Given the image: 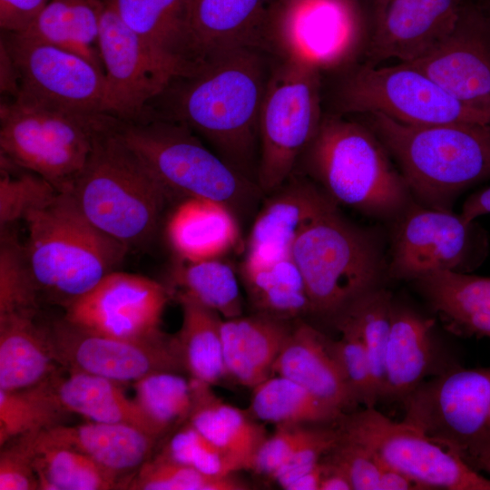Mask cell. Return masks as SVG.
Returning <instances> with one entry per match:
<instances>
[{
	"label": "cell",
	"instance_id": "obj_59",
	"mask_svg": "<svg viewBox=\"0 0 490 490\" xmlns=\"http://www.w3.org/2000/svg\"><path fill=\"white\" fill-rule=\"evenodd\" d=\"M193 1H194V0H192V4H193Z\"/></svg>",
	"mask_w": 490,
	"mask_h": 490
},
{
	"label": "cell",
	"instance_id": "obj_10",
	"mask_svg": "<svg viewBox=\"0 0 490 490\" xmlns=\"http://www.w3.org/2000/svg\"><path fill=\"white\" fill-rule=\"evenodd\" d=\"M402 403L405 422L475 470L490 458V368L449 366Z\"/></svg>",
	"mask_w": 490,
	"mask_h": 490
},
{
	"label": "cell",
	"instance_id": "obj_49",
	"mask_svg": "<svg viewBox=\"0 0 490 490\" xmlns=\"http://www.w3.org/2000/svg\"><path fill=\"white\" fill-rule=\"evenodd\" d=\"M31 434L11 439L1 446L0 490H37Z\"/></svg>",
	"mask_w": 490,
	"mask_h": 490
},
{
	"label": "cell",
	"instance_id": "obj_13",
	"mask_svg": "<svg viewBox=\"0 0 490 490\" xmlns=\"http://www.w3.org/2000/svg\"><path fill=\"white\" fill-rule=\"evenodd\" d=\"M1 47L15 69L14 98L76 113L112 114L104 72L85 58L19 33L2 32Z\"/></svg>",
	"mask_w": 490,
	"mask_h": 490
},
{
	"label": "cell",
	"instance_id": "obj_39",
	"mask_svg": "<svg viewBox=\"0 0 490 490\" xmlns=\"http://www.w3.org/2000/svg\"><path fill=\"white\" fill-rule=\"evenodd\" d=\"M54 377L28 388L0 389V446L17 436L63 425L70 412L54 391Z\"/></svg>",
	"mask_w": 490,
	"mask_h": 490
},
{
	"label": "cell",
	"instance_id": "obj_34",
	"mask_svg": "<svg viewBox=\"0 0 490 490\" xmlns=\"http://www.w3.org/2000/svg\"><path fill=\"white\" fill-rule=\"evenodd\" d=\"M103 6L102 0H48L19 34L74 53L103 71L98 50Z\"/></svg>",
	"mask_w": 490,
	"mask_h": 490
},
{
	"label": "cell",
	"instance_id": "obj_29",
	"mask_svg": "<svg viewBox=\"0 0 490 490\" xmlns=\"http://www.w3.org/2000/svg\"><path fill=\"white\" fill-rule=\"evenodd\" d=\"M54 360L39 311L0 315V389L32 387L54 377Z\"/></svg>",
	"mask_w": 490,
	"mask_h": 490
},
{
	"label": "cell",
	"instance_id": "obj_45",
	"mask_svg": "<svg viewBox=\"0 0 490 490\" xmlns=\"http://www.w3.org/2000/svg\"><path fill=\"white\" fill-rule=\"evenodd\" d=\"M335 328L341 333L338 339L328 338L329 348L357 405L374 407L378 402L372 380L368 353L361 335L347 318L339 319Z\"/></svg>",
	"mask_w": 490,
	"mask_h": 490
},
{
	"label": "cell",
	"instance_id": "obj_56",
	"mask_svg": "<svg viewBox=\"0 0 490 490\" xmlns=\"http://www.w3.org/2000/svg\"><path fill=\"white\" fill-rule=\"evenodd\" d=\"M478 5L481 9L487 32L490 35V0H486L482 4H478Z\"/></svg>",
	"mask_w": 490,
	"mask_h": 490
},
{
	"label": "cell",
	"instance_id": "obj_43",
	"mask_svg": "<svg viewBox=\"0 0 490 490\" xmlns=\"http://www.w3.org/2000/svg\"><path fill=\"white\" fill-rule=\"evenodd\" d=\"M11 227L1 229L0 315L40 310V300L24 245Z\"/></svg>",
	"mask_w": 490,
	"mask_h": 490
},
{
	"label": "cell",
	"instance_id": "obj_40",
	"mask_svg": "<svg viewBox=\"0 0 490 490\" xmlns=\"http://www.w3.org/2000/svg\"><path fill=\"white\" fill-rule=\"evenodd\" d=\"M393 303L391 293L382 287H377L359 298L339 318L351 321L361 335L378 401L385 380L386 355L392 325Z\"/></svg>",
	"mask_w": 490,
	"mask_h": 490
},
{
	"label": "cell",
	"instance_id": "obj_31",
	"mask_svg": "<svg viewBox=\"0 0 490 490\" xmlns=\"http://www.w3.org/2000/svg\"><path fill=\"white\" fill-rule=\"evenodd\" d=\"M117 381L80 372H60L54 378V391L70 413L92 421L135 426L161 438L162 433L134 399L126 396Z\"/></svg>",
	"mask_w": 490,
	"mask_h": 490
},
{
	"label": "cell",
	"instance_id": "obj_54",
	"mask_svg": "<svg viewBox=\"0 0 490 490\" xmlns=\"http://www.w3.org/2000/svg\"><path fill=\"white\" fill-rule=\"evenodd\" d=\"M326 470L322 477L319 490H352V485L346 474L338 466L325 457Z\"/></svg>",
	"mask_w": 490,
	"mask_h": 490
},
{
	"label": "cell",
	"instance_id": "obj_18",
	"mask_svg": "<svg viewBox=\"0 0 490 490\" xmlns=\"http://www.w3.org/2000/svg\"><path fill=\"white\" fill-rule=\"evenodd\" d=\"M172 298V290L167 284L114 270L66 305L63 316L103 334L148 338L163 333L162 318Z\"/></svg>",
	"mask_w": 490,
	"mask_h": 490
},
{
	"label": "cell",
	"instance_id": "obj_6",
	"mask_svg": "<svg viewBox=\"0 0 490 490\" xmlns=\"http://www.w3.org/2000/svg\"><path fill=\"white\" fill-rule=\"evenodd\" d=\"M122 120L63 110L22 98L0 105V160L33 172L70 193L97 140Z\"/></svg>",
	"mask_w": 490,
	"mask_h": 490
},
{
	"label": "cell",
	"instance_id": "obj_19",
	"mask_svg": "<svg viewBox=\"0 0 490 490\" xmlns=\"http://www.w3.org/2000/svg\"><path fill=\"white\" fill-rule=\"evenodd\" d=\"M409 63L471 109L490 117V35L478 5H465L453 30Z\"/></svg>",
	"mask_w": 490,
	"mask_h": 490
},
{
	"label": "cell",
	"instance_id": "obj_35",
	"mask_svg": "<svg viewBox=\"0 0 490 490\" xmlns=\"http://www.w3.org/2000/svg\"><path fill=\"white\" fill-rule=\"evenodd\" d=\"M173 298L182 314L181 326L173 337L183 369L191 378L214 386L227 377L221 338L223 318L190 296L177 293Z\"/></svg>",
	"mask_w": 490,
	"mask_h": 490
},
{
	"label": "cell",
	"instance_id": "obj_50",
	"mask_svg": "<svg viewBox=\"0 0 490 490\" xmlns=\"http://www.w3.org/2000/svg\"><path fill=\"white\" fill-rule=\"evenodd\" d=\"M316 426V425H314ZM312 426H278L259 447L250 470L272 477L292 456Z\"/></svg>",
	"mask_w": 490,
	"mask_h": 490
},
{
	"label": "cell",
	"instance_id": "obj_30",
	"mask_svg": "<svg viewBox=\"0 0 490 490\" xmlns=\"http://www.w3.org/2000/svg\"><path fill=\"white\" fill-rule=\"evenodd\" d=\"M193 406L189 422L220 447L239 470H250L254 456L268 436L261 423L250 412L224 402L212 386L190 378Z\"/></svg>",
	"mask_w": 490,
	"mask_h": 490
},
{
	"label": "cell",
	"instance_id": "obj_53",
	"mask_svg": "<svg viewBox=\"0 0 490 490\" xmlns=\"http://www.w3.org/2000/svg\"><path fill=\"white\" fill-rule=\"evenodd\" d=\"M421 489L413 480L404 474L382 465L379 490Z\"/></svg>",
	"mask_w": 490,
	"mask_h": 490
},
{
	"label": "cell",
	"instance_id": "obj_21",
	"mask_svg": "<svg viewBox=\"0 0 490 490\" xmlns=\"http://www.w3.org/2000/svg\"><path fill=\"white\" fill-rule=\"evenodd\" d=\"M336 206L313 181L294 172L268 194L258 211L244 259L268 261L291 255L293 244L303 230Z\"/></svg>",
	"mask_w": 490,
	"mask_h": 490
},
{
	"label": "cell",
	"instance_id": "obj_52",
	"mask_svg": "<svg viewBox=\"0 0 490 490\" xmlns=\"http://www.w3.org/2000/svg\"><path fill=\"white\" fill-rule=\"evenodd\" d=\"M460 214L469 222L483 215L490 214V187L470 195L466 200Z\"/></svg>",
	"mask_w": 490,
	"mask_h": 490
},
{
	"label": "cell",
	"instance_id": "obj_17",
	"mask_svg": "<svg viewBox=\"0 0 490 490\" xmlns=\"http://www.w3.org/2000/svg\"><path fill=\"white\" fill-rule=\"evenodd\" d=\"M392 236L389 274L416 280L440 270L464 271L475 256L478 233L451 210L408 205L399 215Z\"/></svg>",
	"mask_w": 490,
	"mask_h": 490
},
{
	"label": "cell",
	"instance_id": "obj_57",
	"mask_svg": "<svg viewBox=\"0 0 490 490\" xmlns=\"http://www.w3.org/2000/svg\"><path fill=\"white\" fill-rule=\"evenodd\" d=\"M368 1L371 4L374 9L375 16H376L377 15L380 13V11L385 7V5L389 0H368Z\"/></svg>",
	"mask_w": 490,
	"mask_h": 490
},
{
	"label": "cell",
	"instance_id": "obj_11",
	"mask_svg": "<svg viewBox=\"0 0 490 490\" xmlns=\"http://www.w3.org/2000/svg\"><path fill=\"white\" fill-rule=\"evenodd\" d=\"M336 102L340 114L379 113L410 125L490 124L489 116L459 102L409 63L355 68L341 82Z\"/></svg>",
	"mask_w": 490,
	"mask_h": 490
},
{
	"label": "cell",
	"instance_id": "obj_58",
	"mask_svg": "<svg viewBox=\"0 0 490 490\" xmlns=\"http://www.w3.org/2000/svg\"><path fill=\"white\" fill-rule=\"evenodd\" d=\"M479 470L485 471L486 473L490 474V458L484 460L479 464L477 471Z\"/></svg>",
	"mask_w": 490,
	"mask_h": 490
},
{
	"label": "cell",
	"instance_id": "obj_24",
	"mask_svg": "<svg viewBox=\"0 0 490 490\" xmlns=\"http://www.w3.org/2000/svg\"><path fill=\"white\" fill-rule=\"evenodd\" d=\"M434 324L411 308L393 303L380 400L403 402L426 377L437 374Z\"/></svg>",
	"mask_w": 490,
	"mask_h": 490
},
{
	"label": "cell",
	"instance_id": "obj_16",
	"mask_svg": "<svg viewBox=\"0 0 490 490\" xmlns=\"http://www.w3.org/2000/svg\"><path fill=\"white\" fill-rule=\"evenodd\" d=\"M358 22L356 0H276L268 45L279 58L306 62L323 71L351 56Z\"/></svg>",
	"mask_w": 490,
	"mask_h": 490
},
{
	"label": "cell",
	"instance_id": "obj_2",
	"mask_svg": "<svg viewBox=\"0 0 490 490\" xmlns=\"http://www.w3.org/2000/svg\"><path fill=\"white\" fill-rule=\"evenodd\" d=\"M366 116L420 204L451 210L464 191L490 179V124L410 125Z\"/></svg>",
	"mask_w": 490,
	"mask_h": 490
},
{
	"label": "cell",
	"instance_id": "obj_23",
	"mask_svg": "<svg viewBox=\"0 0 490 490\" xmlns=\"http://www.w3.org/2000/svg\"><path fill=\"white\" fill-rule=\"evenodd\" d=\"M272 375L293 380L345 413L358 406L329 348L328 337L301 318L294 320Z\"/></svg>",
	"mask_w": 490,
	"mask_h": 490
},
{
	"label": "cell",
	"instance_id": "obj_55",
	"mask_svg": "<svg viewBox=\"0 0 490 490\" xmlns=\"http://www.w3.org/2000/svg\"><path fill=\"white\" fill-rule=\"evenodd\" d=\"M325 470L326 464L322 459L317 466L293 481L287 490H319Z\"/></svg>",
	"mask_w": 490,
	"mask_h": 490
},
{
	"label": "cell",
	"instance_id": "obj_37",
	"mask_svg": "<svg viewBox=\"0 0 490 490\" xmlns=\"http://www.w3.org/2000/svg\"><path fill=\"white\" fill-rule=\"evenodd\" d=\"M31 434L33 462L40 490L126 489V484L87 456Z\"/></svg>",
	"mask_w": 490,
	"mask_h": 490
},
{
	"label": "cell",
	"instance_id": "obj_48",
	"mask_svg": "<svg viewBox=\"0 0 490 490\" xmlns=\"http://www.w3.org/2000/svg\"><path fill=\"white\" fill-rule=\"evenodd\" d=\"M325 458L341 468L352 490H379L382 464L363 446L339 433L338 443Z\"/></svg>",
	"mask_w": 490,
	"mask_h": 490
},
{
	"label": "cell",
	"instance_id": "obj_26",
	"mask_svg": "<svg viewBox=\"0 0 490 490\" xmlns=\"http://www.w3.org/2000/svg\"><path fill=\"white\" fill-rule=\"evenodd\" d=\"M292 327L289 320L256 312L223 318L221 338L227 377L252 389L272 376Z\"/></svg>",
	"mask_w": 490,
	"mask_h": 490
},
{
	"label": "cell",
	"instance_id": "obj_22",
	"mask_svg": "<svg viewBox=\"0 0 490 490\" xmlns=\"http://www.w3.org/2000/svg\"><path fill=\"white\" fill-rule=\"evenodd\" d=\"M44 440L76 450L128 485L152 456L159 438L135 426L91 421L41 431Z\"/></svg>",
	"mask_w": 490,
	"mask_h": 490
},
{
	"label": "cell",
	"instance_id": "obj_42",
	"mask_svg": "<svg viewBox=\"0 0 490 490\" xmlns=\"http://www.w3.org/2000/svg\"><path fill=\"white\" fill-rule=\"evenodd\" d=\"M247 485L230 475H206L161 454L151 456L133 475L128 490H241Z\"/></svg>",
	"mask_w": 490,
	"mask_h": 490
},
{
	"label": "cell",
	"instance_id": "obj_25",
	"mask_svg": "<svg viewBox=\"0 0 490 490\" xmlns=\"http://www.w3.org/2000/svg\"><path fill=\"white\" fill-rule=\"evenodd\" d=\"M165 59L191 74L199 63L192 0H102Z\"/></svg>",
	"mask_w": 490,
	"mask_h": 490
},
{
	"label": "cell",
	"instance_id": "obj_47",
	"mask_svg": "<svg viewBox=\"0 0 490 490\" xmlns=\"http://www.w3.org/2000/svg\"><path fill=\"white\" fill-rule=\"evenodd\" d=\"M339 438L337 424L312 426L309 433L289 461L271 477L283 489L317 466Z\"/></svg>",
	"mask_w": 490,
	"mask_h": 490
},
{
	"label": "cell",
	"instance_id": "obj_44",
	"mask_svg": "<svg viewBox=\"0 0 490 490\" xmlns=\"http://www.w3.org/2000/svg\"><path fill=\"white\" fill-rule=\"evenodd\" d=\"M0 229L12 227L51 202L57 190L40 175L0 160Z\"/></svg>",
	"mask_w": 490,
	"mask_h": 490
},
{
	"label": "cell",
	"instance_id": "obj_28",
	"mask_svg": "<svg viewBox=\"0 0 490 490\" xmlns=\"http://www.w3.org/2000/svg\"><path fill=\"white\" fill-rule=\"evenodd\" d=\"M240 230L230 208L202 198L180 201L166 224L168 242L182 261L223 258L238 246Z\"/></svg>",
	"mask_w": 490,
	"mask_h": 490
},
{
	"label": "cell",
	"instance_id": "obj_46",
	"mask_svg": "<svg viewBox=\"0 0 490 490\" xmlns=\"http://www.w3.org/2000/svg\"><path fill=\"white\" fill-rule=\"evenodd\" d=\"M159 454L210 475L225 476L239 471L230 457L189 421L177 427Z\"/></svg>",
	"mask_w": 490,
	"mask_h": 490
},
{
	"label": "cell",
	"instance_id": "obj_1",
	"mask_svg": "<svg viewBox=\"0 0 490 490\" xmlns=\"http://www.w3.org/2000/svg\"><path fill=\"white\" fill-rule=\"evenodd\" d=\"M274 57L260 46L208 54L190 75L173 81L161 95L172 97L168 113L152 116L185 124L257 182L260 116Z\"/></svg>",
	"mask_w": 490,
	"mask_h": 490
},
{
	"label": "cell",
	"instance_id": "obj_9",
	"mask_svg": "<svg viewBox=\"0 0 490 490\" xmlns=\"http://www.w3.org/2000/svg\"><path fill=\"white\" fill-rule=\"evenodd\" d=\"M321 72L306 62L276 59L259 125L257 183L264 194L290 177L319 129Z\"/></svg>",
	"mask_w": 490,
	"mask_h": 490
},
{
	"label": "cell",
	"instance_id": "obj_38",
	"mask_svg": "<svg viewBox=\"0 0 490 490\" xmlns=\"http://www.w3.org/2000/svg\"><path fill=\"white\" fill-rule=\"evenodd\" d=\"M167 285L173 295L190 296L223 318L243 315V299L236 270L222 258L179 260L172 270Z\"/></svg>",
	"mask_w": 490,
	"mask_h": 490
},
{
	"label": "cell",
	"instance_id": "obj_20",
	"mask_svg": "<svg viewBox=\"0 0 490 490\" xmlns=\"http://www.w3.org/2000/svg\"><path fill=\"white\" fill-rule=\"evenodd\" d=\"M464 5V0H389L375 16L367 64L420 58L453 30Z\"/></svg>",
	"mask_w": 490,
	"mask_h": 490
},
{
	"label": "cell",
	"instance_id": "obj_14",
	"mask_svg": "<svg viewBox=\"0 0 490 490\" xmlns=\"http://www.w3.org/2000/svg\"><path fill=\"white\" fill-rule=\"evenodd\" d=\"M44 320L53 357L67 372L134 383L154 373L184 370L174 337L164 332L124 338L86 328L64 316Z\"/></svg>",
	"mask_w": 490,
	"mask_h": 490
},
{
	"label": "cell",
	"instance_id": "obj_15",
	"mask_svg": "<svg viewBox=\"0 0 490 490\" xmlns=\"http://www.w3.org/2000/svg\"><path fill=\"white\" fill-rule=\"evenodd\" d=\"M98 50L111 113L124 122L142 120L150 105L173 81L188 75L161 55L105 5Z\"/></svg>",
	"mask_w": 490,
	"mask_h": 490
},
{
	"label": "cell",
	"instance_id": "obj_5",
	"mask_svg": "<svg viewBox=\"0 0 490 490\" xmlns=\"http://www.w3.org/2000/svg\"><path fill=\"white\" fill-rule=\"evenodd\" d=\"M24 221V248L40 303L64 308L117 270L129 250L93 225L69 193H58Z\"/></svg>",
	"mask_w": 490,
	"mask_h": 490
},
{
	"label": "cell",
	"instance_id": "obj_8",
	"mask_svg": "<svg viewBox=\"0 0 490 490\" xmlns=\"http://www.w3.org/2000/svg\"><path fill=\"white\" fill-rule=\"evenodd\" d=\"M291 256L305 281L310 315L333 326L359 298L380 287L384 263L376 239L348 221L338 206L303 230Z\"/></svg>",
	"mask_w": 490,
	"mask_h": 490
},
{
	"label": "cell",
	"instance_id": "obj_36",
	"mask_svg": "<svg viewBox=\"0 0 490 490\" xmlns=\"http://www.w3.org/2000/svg\"><path fill=\"white\" fill-rule=\"evenodd\" d=\"M250 414L278 426L338 424L345 412L287 377L272 375L252 388Z\"/></svg>",
	"mask_w": 490,
	"mask_h": 490
},
{
	"label": "cell",
	"instance_id": "obj_12",
	"mask_svg": "<svg viewBox=\"0 0 490 490\" xmlns=\"http://www.w3.org/2000/svg\"><path fill=\"white\" fill-rule=\"evenodd\" d=\"M337 425L343 436L366 447L382 465L404 474L421 489L490 490V479L460 456L375 407L345 413Z\"/></svg>",
	"mask_w": 490,
	"mask_h": 490
},
{
	"label": "cell",
	"instance_id": "obj_51",
	"mask_svg": "<svg viewBox=\"0 0 490 490\" xmlns=\"http://www.w3.org/2000/svg\"><path fill=\"white\" fill-rule=\"evenodd\" d=\"M48 0H0L2 32L22 33L35 19Z\"/></svg>",
	"mask_w": 490,
	"mask_h": 490
},
{
	"label": "cell",
	"instance_id": "obj_32",
	"mask_svg": "<svg viewBox=\"0 0 490 490\" xmlns=\"http://www.w3.org/2000/svg\"><path fill=\"white\" fill-rule=\"evenodd\" d=\"M432 309L450 328L490 338V278L440 270L415 280Z\"/></svg>",
	"mask_w": 490,
	"mask_h": 490
},
{
	"label": "cell",
	"instance_id": "obj_41",
	"mask_svg": "<svg viewBox=\"0 0 490 490\" xmlns=\"http://www.w3.org/2000/svg\"><path fill=\"white\" fill-rule=\"evenodd\" d=\"M135 400L164 436L189 420L193 406L191 380L159 372L133 383Z\"/></svg>",
	"mask_w": 490,
	"mask_h": 490
},
{
	"label": "cell",
	"instance_id": "obj_7",
	"mask_svg": "<svg viewBox=\"0 0 490 490\" xmlns=\"http://www.w3.org/2000/svg\"><path fill=\"white\" fill-rule=\"evenodd\" d=\"M117 132L173 201L212 200L238 216L249 211L264 194L256 181L209 150L180 122L161 117L121 121Z\"/></svg>",
	"mask_w": 490,
	"mask_h": 490
},
{
	"label": "cell",
	"instance_id": "obj_4",
	"mask_svg": "<svg viewBox=\"0 0 490 490\" xmlns=\"http://www.w3.org/2000/svg\"><path fill=\"white\" fill-rule=\"evenodd\" d=\"M118 127L97 140L69 194L101 231L128 249L141 248L154 238L173 199Z\"/></svg>",
	"mask_w": 490,
	"mask_h": 490
},
{
	"label": "cell",
	"instance_id": "obj_33",
	"mask_svg": "<svg viewBox=\"0 0 490 490\" xmlns=\"http://www.w3.org/2000/svg\"><path fill=\"white\" fill-rule=\"evenodd\" d=\"M240 278L256 313L289 321L310 315L305 281L291 255L268 261L243 259Z\"/></svg>",
	"mask_w": 490,
	"mask_h": 490
},
{
	"label": "cell",
	"instance_id": "obj_27",
	"mask_svg": "<svg viewBox=\"0 0 490 490\" xmlns=\"http://www.w3.org/2000/svg\"><path fill=\"white\" fill-rule=\"evenodd\" d=\"M275 1L194 0L191 30L198 60L234 47L269 49L267 33Z\"/></svg>",
	"mask_w": 490,
	"mask_h": 490
},
{
	"label": "cell",
	"instance_id": "obj_3",
	"mask_svg": "<svg viewBox=\"0 0 490 490\" xmlns=\"http://www.w3.org/2000/svg\"><path fill=\"white\" fill-rule=\"evenodd\" d=\"M301 160L303 175L337 205L381 218L397 216L409 205L402 174L367 124L341 114L323 116Z\"/></svg>",
	"mask_w": 490,
	"mask_h": 490
}]
</instances>
